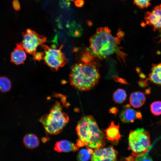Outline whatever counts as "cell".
I'll return each instance as SVG.
<instances>
[{"label":"cell","mask_w":161,"mask_h":161,"mask_svg":"<svg viewBox=\"0 0 161 161\" xmlns=\"http://www.w3.org/2000/svg\"><path fill=\"white\" fill-rule=\"evenodd\" d=\"M151 143L150 134L143 128L131 131L128 137V149L134 157H141L148 151Z\"/></svg>","instance_id":"5"},{"label":"cell","mask_w":161,"mask_h":161,"mask_svg":"<svg viewBox=\"0 0 161 161\" xmlns=\"http://www.w3.org/2000/svg\"><path fill=\"white\" fill-rule=\"evenodd\" d=\"M129 100L130 105L133 107L137 108L143 105L146 100V97L143 92L137 91L131 94Z\"/></svg>","instance_id":"14"},{"label":"cell","mask_w":161,"mask_h":161,"mask_svg":"<svg viewBox=\"0 0 161 161\" xmlns=\"http://www.w3.org/2000/svg\"><path fill=\"white\" fill-rule=\"evenodd\" d=\"M63 107L60 102L55 101L49 113L43 115L39 119L46 131L50 135L60 133L69 121V117L63 112Z\"/></svg>","instance_id":"4"},{"label":"cell","mask_w":161,"mask_h":161,"mask_svg":"<svg viewBox=\"0 0 161 161\" xmlns=\"http://www.w3.org/2000/svg\"><path fill=\"white\" fill-rule=\"evenodd\" d=\"M150 0H134V4L141 9L147 8L151 4Z\"/></svg>","instance_id":"21"},{"label":"cell","mask_w":161,"mask_h":161,"mask_svg":"<svg viewBox=\"0 0 161 161\" xmlns=\"http://www.w3.org/2000/svg\"><path fill=\"white\" fill-rule=\"evenodd\" d=\"M44 54L40 52H36L33 55L35 60H40L43 58Z\"/></svg>","instance_id":"26"},{"label":"cell","mask_w":161,"mask_h":161,"mask_svg":"<svg viewBox=\"0 0 161 161\" xmlns=\"http://www.w3.org/2000/svg\"><path fill=\"white\" fill-rule=\"evenodd\" d=\"M22 36L21 43L23 48L26 52L33 55L36 52L37 47L43 44L47 40L46 37L29 29L23 33Z\"/></svg>","instance_id":"7"},{"label":"cell","mask_w":161,"mask_h":161,"mask_svg":"<svg viewBox=\"0 0 161 161\" xmlns=\"http://www.w3.org/2000/svg\"><path fill=\"white\" fill-rule=\"evenodd\" d=\"M148 79L152 83L161 85V63L152 65Z\"/></svg>","instance_id":"15"},{"label":"cell","mask_w":161,"mask_h":161,"mask_svg":"<svg viewBox=\"0 0 161 161\" xmlns=\"http://www.w3.org/2000/svg\"><path fill=\"white\" fill-rule=\"evenodd\" d=\"M23 143L27 148L32 149L37 147L39 144L38 137L32 133L26 134L23 139Z\"/></svg>","instance_id":"16"},{"label":"cell","mask_w":161,"mask_h":161,"mask_svg":"<svg viewBox=\"0 0 161 161\" xmlns=\"http://www.w3.org/2000/svg\"><path fill=\"white\" fill-rule=\"evenodd\" d=\"M144 20L147 24L152 26L154 31L161 29V4L155 7L152 11L146 12Z\"/></svg>","instance_id":"9"},{"label":"cell","mask_w":161,"mask_h":161,"mask_svg":"<svg viewBox=\"0 0 161 161\" xmlns=\"http://www.w3.org/2000/svg\"><path fill=\"white\" fill-rule=\"evenodd\" d=\"M76 130L78 139L87 148L97 149L105 145V134L92 116H82L78 122Z\"/></svg>","instance_id":"3"},{"label":"cell","mask_w":161,"mask_h":161,"mask_svg":"<svg viewBox=\"0 0 161 161\" xmlns=\"http://www.w3.org/2000/svg\"><path fill=\"white\" fill-rule=\"evenodd\" d=\"M93 153L92 148H87L80 149L77 155L78 161H88Z\"/></svg>","instance_id":"17"},{"label":"cell","mask_w":161,"mask_h":161,"mask_svg":"<svg viewBox=\"0 0 161 161\" xmlns=\"http://www.w3.org/2000/svg\"><path fill=\"white\" fill-rule=\"evenodd\" d=\"M119 129V124L117 125L114 121H112L109 126L104 130L106 134V138L109 141L117 143L122 137Z\"/></svg>","instance_id":"11"},{"label":"cell","mask_w":161,"mask_h":161,"mask_svg":"<svg viewBox=\"0 0 161 161\" xmlns=\"http://www.w3.org/2000/svg\"><path fill=\"white\" fill-rule=\"evenodd\" d=\"M60 4L62 8H66L69 7L70 4V2L66 0H61L60 2Z\"/></svg>","instance_id":"23"},{"label":"cell","mask_w":161,"mask_h":161,"mask_svg":"<svg viewBox=\"0 0 161 161\" xmlns=\"http://www.w3.org/2000/svg\"><path fill=\"white\" fill-rule=\"evenodd\" d=\"M79 147L74 143L66 140H62L57 142L54 147V150L58 153L75 152Z\"/></svg>","instance_id":"13"},{"label":"cell","mask_w":161,"mask_h":161,"mask_svg":"<svg viewBox=\"0 0 161 161\" xmlns=\"http://www.w3.org/2000/svg\"><path fill=\"white\" fill-rule=\"evenodd\" d=\"M151 113L154 115H161V101H157L152 102L150 106Z\"/></svg>","instance_id":"20"},{"label":"cell","mask_w":161,"mask_h":161,"mask_svg":"<svg viewBox=\"0 0 161 161\" xmlns=\"http://www.w3.org/2000/svg\"><path fill=\"white\" fill-rule=\"evenodd\" d=\"M134 157V161H153L152 159L150 156L147 154H145L141 157Z\"/></svg>","instance_id":"22"},{"label":"cell","mask_w":161,"mask_h":161,"mask_svg":"<svg viewBox=\"0 0 161 161\" xmlns=\"http://www.w3.org/2000/svg\"><path fill=\"white\" fill-rule=\"evenodd\" d=\"M63 45H61L58 49L51 48L47 45L42 44L41 47L44 50L43 59L45 63L54 71H57L63 67L68 62L62 52Z\"/></svg>","instance_id":"6"},{"label":"cell","mask_w":161,"mask_h":161,"mask_svg":"<svg viewBox=\"0 0 161 161\" xmlns=\"http://www.w3.org/2000/svg\"><path fill=\"white\" fill-rule=\"evenodd\" d=\"M13 5L14 9L17 11L20 9V5L18 0H14L13 2Z\"/></svg>","instance_id":"24"},{"label":"cell","mask_w":161,"mask_h":161,"mask_svg":"<svg viewBox=\"0 0 161 161\" xmlns=\"http://www.w3.org/2000/svg\"><path fill=\"white\" fill-rule=\"evenodd\" d=\"M127 94L126 91L122 89H118L114 93L113 95V100L117 103L121 104L126 99Z\"/></svg>","instance_id":"18"},{"label":"cell","mask_w":161,"mask_h":161,"mask_svg":"<svg viewBox=\"0 0 161 161\" xmlns=\"http://www.w3.org/2000/svg\"><path fill=\"white\" fill-rule=\"evenodd\" d=\"M117 35V37L113 36L107 27L98 28L90 38L89 46L87 48L89 52L96 59L101 61L116 54L119 59L124 63L126 55L119 46L124 33L119 30Z\"/></svg>","instance_id":"1"},{"label":"cell","mask_w":161,"mask_h":161,"mask_svg":"<svg viewBox=\"0 0 161 161\" xmlns=\"http://www.w3.org/2000/svg\"><path fill=\"white\" fill-rule=\"evenodd\" d=\"M95 59L86 49L80 58V62L71 66L69 82L76 90L88 91L98 83L100 75Z\"/></svg>","instance_id":"2"},{"label":"cell","mask_w":161,"mask_h":161,"mask_svg":"<svg viewBox=\"0 0 161 161\" xmlns=\"http://www.w3.org/2000/svg\"><path fill=\"white\" fill-rule=\"evenodd\" d=\"M109 112L112 114H116L118 112V109L116 107H113L109 110Z\"/></svg>","instance_id":"27"},{"label":"cell","mask_w":161,"mask_h":161,"mask_svg":"<svg viewBox=\"0 0 161 161\" xmlns=\"http://www.w3.org/2000/svg\"><path fill=\"white\" fill-rule=\"evenodd\" d=\"M117 153L118 151L112 145L95 149L91 160V161H116Z\"/></svg>","instance_id":"8"},{"label":"cell","mask_w":161,"mask_h":161,"mask_svg":"<svg viewBox=\"0 0 161 161\" xmlns=\"http://www.w3.org/2000/svg\"><path fill=\"white\" fill-rule=\"evenodd\" d=\"M26 52L21 43L17 44L11 53V61L17 65L23 64L27 58Z\"/></svg>","instance_id":"12"},{"label":"cell","mask_w":161,"mask_h":161,"mask_svg":"<svg viewBox=\"0 0 161 161\" xmlns=\"http://www.w3.org/2000/svg\"><path fill=\"white\" fill-rule=\"evenodd\" d=\"M75 5L77 7H82L84 4L83 0H75L74 1Z\"/></svg>","instance_id":"25"},{"label":"cell","mask_w":161,"mask_h":161,"mask_svg":"<svg viewBox=\"0 0 161 161\" xmlns=\"http://www.w3.org/2000/svg\"><path fill=\"white\" fill-rule=\"evenodd\" d=\"M11 87L10 80L5 76L0 77V91L2 92L9 91Z\"/></svg>","instance_id":"19"},{"label":"cell","mask_w":161,"mask_h":161,"mask_svg":"<svg viewBox=\"0 0 161 161\" xmlns=\"http://www.w3.org/2000/svg\"><path fill=\"white\" fill-rule=\"evenodd\" d=\"M119 116L123 122L127 123H133L135 120L141 119L142 117L140 112L134 110L129 104L124 106Z\"/></svg>","instance_id":"10"},{"label":"cell","mask_w":161,"mask_h":161,"mask_svg":"<svg viewBox=\"0 0 161 161\" xmlns=\"http://www.w3.org/2000/svg\"><path fill=\"white\" fill-rule=\"evenodd\" d=\"M66 0L69 1H74V0Z\"/></svg>","instance_id":"28"}]
</instances>
